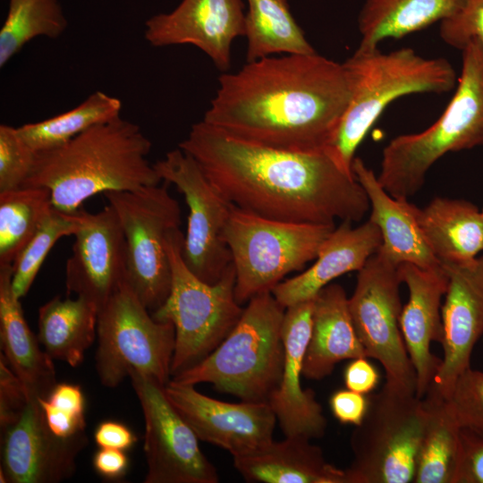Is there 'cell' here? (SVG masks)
<instances>
[{"mask_svg": "<svg viewBox=\"0 0 483 483\" xmlns=\"http://www.w3.org/2000/svg\"><path fill=\"white\" fill-rule=\"evenodd\" d=\"M98 309L84 298L55 296L38 309V338L53 359L79 366L97 338Z\"/></svg>", "mask_w": 483, "mask_h": 483, "instance_id": "cell-28", "label": "cell"}, {"mask_svg": "<svg viewBox=\"0 0 483 483\" xmlns=\"http://www.w3.org/2000/svg\"><path fill=\"white\" fill-rule=\"evenodd\" d=\"M343 64L351 78L352 97L326 150L352 174L357 148L391 102L413 93L448 92L456 83L455 71L446 59L425 58L411 48L355 51Z\"/></svg>", "mask_w": 483, "mask_h": 483, "instance_id": "cell-4", "label": "cell"}, {"mask_svg": "<svg viewBox=\"0 0 483 483\" xmlns=\"http://www.w3.org/2000/svg\"><path fill=\"white\" fill-rule=\"evenodd\" d=\"M245 13L242 0H182L173 11L148 18L144 38L155 47L191 45L225 72L233 42L245 35Z\"/></svg>", "mask_w": 483, "mask_h": 483, "instance_id": "cell-18", "label": "cell"}, {"mask_svg": "<svg viewBox=\"0 0 483 483\" xmlns=\"http://www.w3.org/2000/svg\"><path fill=\"white\" fill-rule=\"evenodd\" d=\"M183 241L180 228L167 238L171 289L165 301L151 313L155 319L171 322L174 326L173 377L213 352L239 321L244 309L235 299L233 262L216 283H206L186 265L182 251Z\"/></svg>", "mask_w": 483, "mask_h": 483, "instance_id": "cell-7", "label": "cell"}, {"mask_svg": "<svg viewBox=\"0 0 483 483\" xmlns=\"http://www.w3.org/2000/svg\"><path fill=\"white\" fill-rule=\"evenodd\" d=\"M456 483H483V434L462 428Z\"/></svg>", "mask_w": 483, "mask_h": 483, "instance_id": "cell-41", "label": "cell"}, {"mask_svg": "<svg viewBox=\"0 0 483 483\" xmlns=\"http://www.w3.org/2000/svg\"><path fill=\"white\" fill-rule=\"evenodd\" d=\"M422 399L426 420L413 483H456L462 427L449 401L432 386Z\"/></svg>", "mask_w": 483, "mask_h": 483, "instance_id": "cell-29", "label": "cell"}, {"mask_svg": "<svg viewBox=\"0 0 483 483\" xmlns=\"http://www.w3.org/2000/svg\"><path fill=\"white\" fill-rule=\"evenodd\" d=\"M343 379L347 389L369 394L377 386L379 375L367 358H357L345 368Z\"/></svg>", "mask_w": 483, "mask_h": 483, "instance_id": "cell-44", "label": "cell"}, {"mask_svg": "<svg viewBox=\"0 0 483 483\" xmlns=\"http://www.w3.org/2000/svg\"><path fill=\"white\" fill-rule=\"evenodd\" d=\"M368 358L355 331L343 287L329 284L314 298L303 377L321 380L344 360Z\"/></svg>", "mask_w": 483, "mask_h": 483, "instance_id": "cell-24", "label": "cell"}, {"mask_svg": "<svg viewBox=\"0 0 483 483\" xmlns=\"http://www.w3.org/2000/svg\"><path fill=\"white\" fill-rule=\"evenodd\" d=\"M150 313L128 282L98 310L95 360L104 386L114 388L133 372L169 382L174 326Z\"/></svg>", "mask_w": 483, "mask_h": 483, "instance_id": "cell-10", "label": "cell"}, {"mask_svg": "<svg viewBox=\"0 0 483 483\" xmlns=\"http://www.w3.org/2000/svg\"><path fill=\"white\" fill-rule=\"evenodd\" d=\"M174 380L165 394L199 439L222 447L233 457L254 452L273 440L277 421L267 402H227Z\"/></svg>", "mask_w": 483, "mask_h": 483, "instance_id": "cell-15", "label": "cell"}, {"mask_svg": "<svg viewBox=\"0 0 483 483\" xmlns=\"http://www.w3.org/2000/svg\"><path fill=\"white\" fill-rule=\"evenodd\" d=\"M300 435L233 456V466L247 482L346 483L344 470L328 463L322 449Z\"/></svg>", "mask_w": 483, "mask_h": 483, "instance_id": "cell-25", "label": "cell"}, {"mask_svg": "<svg viewBox=\"0 0 483 483\" xmlns=\"http://www.w3.org/2000/svg\"><path fill=\"white\" fill-rule=\"evenodd\" d=\"M352 170L368 196L371 210L369 219L381 233L382 243L378 251L396 266L410 263L428 269L440 267L442 264L421 230L419 208L407 199L390 195L374 171L360 157H354Z\"/></svg>", "mask_w": 483, "mask_h": 483, "instance_id": "cell-23", "label": "cell"}, {"mask_svg": "<svg viewBox=\"0 0 483 483\" xmlns=\"http://www.w3.org/2000/svg\"><path fill=\"white\" fill-rule=\"evenodd\" d=\"M122 101L97 90L75 107L46 120L17 127L23 140L40 153L59 147L88 129L121 116Z\"/></svg>", "mask_w": 483, "mask_h": 483, "instance_id": "cell-32", "label": "cell"}, {"mask_svg": "<svg viewBox=\"0 0 483 483\" xmlns=\"http://www.w3.org/2000/svg\"><path fill=\"white\" fill-rule=\"evenodd\" d=\"M145 421V483H217L215 466L199 437L168 400L165 385L133 372L129 377Z\"/></svg>", "mask_w": 483, "mask_h": 483, "instance_id": "cell-14", "label": "cell"}, {"mask_svg": "<svg viewBox=\"0 0 483 483\" xmlns=\"http://www.w3.org/2000/svg\"><path fill=\"white\" fill-rule=\"evenodd\" d=\"M67 26L59 0H9L0 30V67L35 38H57Z\"/></svg>", "mask_w": 483, "mask_h": 483, "instance_id": "cell-34", "label": "cell"}, {"mask_svg": "<svg viewBox=\"0 0 483 483\" xmlns=\"http://www.w3.org/2000/svg\"><path fill=\"white\" fill-rule=\"evenodd\" d=\"M448 286L442 304L443 358L432 386L449 399L457 378L470 368L483 335V256L466 263H443Z\"/></svg>", "mask_w": 483, "mask_h": 483, "instance_id": "cell-19", "label": "cell"}, {"mask_svg": "<svg viewBox=\"0 0 483 483\" xmlns=\"http://www.w3.org/2000/svg\"><path fill=\"white\" fill-rule=\"evenodd\" d=\"M72 254L65 266L67 294L94 303L98 310L127 282V250L124 233L114 208L87 211L74 234Z\"/></svg>", "mask_w": 483, "mask_h": 483, "instance_id": "cell-17", "label": "cell"}, {"mask_svg": "<svg viewBox=\"0 0 483 483\" xmlns=\"http://www.w3.org/2000/svg\"><path fill=\"white\" fill-rule=\"evenodd\" d=\"M481 214H482V217H483V208L481 209Z\"/></svg>", "mask_w": 483, "mask_h": 483, "instance_id": "cell-46", "label": "cell"}, {"mask_svg": "<svg viewBox=\"0 0 483 483\" xmlns=\"http://www.w3.org/2000/svg\"><path fill=\"white\" fill-rule=\"evenodd\" d=\"M52 208L43 187L0 192V265H13Z\"/></svg>", "mask_w": 483, "mask_h": 483, "instance_id": "cell-33", "label": "cell"}, {"mask_svg": "<svg viewBox=\"0 0 483 483\" xmlns=\"http://www.w3.org/2000/svg\"><path fill=\"white\" fill-rule=\"evenodd\" d=\"M381 243L380 230L370 219L358 226L342 221L323 242L314 263L294 277L279 283L272 293L285 309L314 300L334 279L358 272Z\"/></svg>", "mask_w": 483, "mask_h": 483, "instance_id": "cell-22", "label": "cell"}, {"mask_svg": "<svg viewBox=\"0 0 483 483\" xmlns=\"http://www.w3.org/2000/svg\"><path fill=\"white\" fill-rule=\"evenodd\" d=\"M202 121L254 144L326 149L352 97L343 63L317 52L267 56L224 73Z\"/></svg>", "mask_w": 483, "mask_h": 483, "instance_id": "cell-2", "label": "cell"}, {"mask_svg": "<svg viewBox=\"0 0 483 483\" xmlns=\"http://www.w3.org/2000/svg\"><path fill=\"white\" fill-rule=\"evenodd\" d=\"M246 61L275 54H312L315 49L292 16L288 0H247Z\"/></svg>", "mask_w": 483, "mask_h": 483, "instance_id": "cell-31", "label": "cell"}, {"mask_svg": "<svg viewBox=\"0 0 483 483\" xmlns=\"http://www.w3.org/2000/svg\"><path fill=\"white\" fill-rule=\"evenodd\" d=\"M439 34L443 41L461 50L473 39L483 46V0H463L453 15L440 22Z\"/></svg>", "mask_w": 483, "mask_h": 483, "instance_id": "cell-39", "label": "cell"}, {"mask_svg": "<svg viewBox=\"0 0 483 483\" xmlns=\"http://www.w3.org/2000/svg\"><path fill=\"white\" fill-rule=\"evenodd\" d=\"M463 0H365L358 17L357 52L378 48L386 38H401L453 15Z\"/></svg>", "mask_w": 483, "mask_h": 483, "instance_id": "cell-30", "label": "cell"}, {"mask_svg": "<svg viewBox=\"0 0 483 483\" xmlns=\"http://www.w3.org/2000/svg\"><path fill=\"white\" fill-rule=\"evenodd\" d=\"M37 153L17 127L0 125V192L22 188L35 165Z\"/></svg>", "mask_w": 483, "mask_h": 483, "instance_id": "cell-37", "label": "cell"}, {"mask_svg": "<svg viewBox=\"0 0 483 483\" xmlns=\"http://www.w3.org/2000/svg\"><path fill=\"white\" fill-rule=\"evenodd\" d=\"M168 183L104 193L121 223L127 250V282L152 313L169 295L172 283L169 234L180 228L179 202Z\"/></svg>", "mask_w": 483, "mask_h": 483, "instance_id": "cell-11", "label": "cell"}, {"mask_svg": "<svg viewBox=\"0 0 483 483\" xmlns=\"http://www.w3.org/2000/svg\"><path fill=\"white\" fill-rule=\"evenodd\" d=\"M314 300L285 309L282 335L284 361L280 382L267 402L285 436L320 438L326 428L321 405L311 389H302L303 360L310 336Z\"/></svg>", "mask_w": 483, "mask_h": 483, "instance_id": "cell-20", "label": "cell"}, {"mask_svg": "<svg viewBox=\"0 0 483 483\" xmlns=\"http://www.w3.org/2000/svg\"><path fill=\"white\" fill-rule=\"evenodd\" d=\"M92 464L96 472L104 479L117 480L125 476L129 457L123 450L99 447L93 455Z\"/></svg>", "mask_w": 483, "mask_h": 483, "instance_id": "cell-45", "label": "cell"}, {"mask_svg": "<svg viewBox=\"0 0 483 483\" xmlns=\"http://www.w3.org/2000/svg\"><path fill=\"white\" fill-rule=\"evenodd\" d=\"M154 166L163 182L174 184L189 208L182 258L201 280L216 283L232 263L225 229L233 205L211 184L197 162L179 147Z\"/></svg>", "mask_w": 483, "mask_h": 483, "instance_id": "cell-13", "label": "cell"}, {"mask_svg": "<svg viewBox=\"0 0 483 483\" xmlns=\"http://www.w3.org/2000/svg\"><path fill=\"white\" fill-rule=\"evenodd\" d=\"M462 51L458 86L438 120L425 131L392 139L383 149L377 180L394 198L417 193L446 153L483 147V46L473 39Z\"/></svg>", "mask_w": 483, "mask_h": 483, "instance_id": "cell-5", "label": "cell"}, {"mask_svg": "<svg viewBox=\"0 0 483 483\" xmlns=\"http://www.w3.org/2000/svg\"><path fill=\"white\" fill-rule=\"evenodd\" d=\"M179 148L235 207L278 221L335 225L358 222L369 209L352 174L326 150L296 152L235 138L200 121Z\"/></svg>", "mask_w": 483, "mask_h": 483, "instance_id": "cell-1", "label": "cell"}, {"mask_svg": "<svg viewBox=\"0 0 483 483\" xmlns=\"http://www.w3.org/2000/svg\"><path fill=\"white\" fill-rule=\"evenodd\" d=\"M447 400L462 428L483 434V371L466 369Z\"/></svg>", "mask_w": 483, "mask_h": 483, "instance_id": "cell-38", "label": "cell"}, {"mask_svg": "<svg viewBox=\"0 0 483 483\" xmlns=\"http://www.w3.org/2000/svg\"><path fill=\"white\" fill-rule=\"evenodd\" d=\"M29 396L24 385L0 353V428L16 421L27 404Z\"/></svg>", "mask_w": 483, "mask_h": 483, "instance_id": "cell-40", "label": "cell"}, {"mask_svg": "<svg viewBox=\"0 0 483 483\" xmlns=\"http://www.w3.org/2000/svg\"><path fill=\"white\" fill-rule=\"evenodd\" d=\"M86 213L82 208L72 213L51 208L12 265V286L19 299L28 293L52 247L60 238L74 235L83 225Z\"/></svg>", "mask_w": 483, "mask_h": 483, "instance_id": "cell-35", "label": "cell"}, {"mask_svg": "<svg viewBox=\"0 0 483 483\" xmlns=\"http://www.w3.org/2000/svg\"><path fill=\"white\" fill-rule=\"evenodd\" d=\"M12 265H0V339L2 353L29 397L47 398L57 384L53 359L39 347L12 286Z\"/></svg>", "mask_w": 483, "mask_h": 483, "instance_id": "cell-26", "label": "cell"}, {"mask_svg": "<svg viewBox=\"0 0 483 483\" xmlns=\"http://www.w3.org/2000/svg\"><path fill=\"white\" fill-rule=\"evenodd\" d=\"M38 401L55 435L69 438L85 433V398L79 385L57 383L47 398Z\"/></svg>", "mask_w": 483, "mask_h": 483, "instance_id": "cell-36", "label": "cell"}, {"mask_svg": "<svg viewBox=\"0 0 483 483\" xmlns=\"http://www.w3.org/2000/svg\"><path fill=\"white\" fill-rule=\"evenodd\" d=\"M1 483H56L70 479L88 443L85 433L64 438L47 427L38 398L29 397L22 412L1 431Z\"/></svg>", "mask_w": 483, "mask_h": 483, "instance_id": "cell-16", "label": "cell"}, {"mask_svg": "<svg viewBox=\"0 0 483 483\" xmlns=\"http://www.w3.org/2000/svg\"><path fill=\"white\" fill-rule=\"evenodd\" d=\"M333 415L343 424L359 425L368 409V394L349 389L335 392L329 400Z\"/></svg>", "mask_w": 483, "mask_h": 483, "instance_id": "cell-42", "label": "cell"}, {"mask_svg": "<svg viewBox=\"0 0 483 483\" xmlns=\"http://www.w3.org/2000/svg\"><path fill=\"white\" fill-rule=\"evenodd\" d=\"M399 274L409 291L400 327L416 374V396L422 399L442 360L431 352V343H441L443 340L442 299L447 290L448 275L443 266L428 269L410 263L401 264Z\"/></svg>", "mask_w": 483, "mask_h": 483, "instance_id": "cell-21", "label": "cell"}, {"mask_svg": "<svg viewBox=\"0 0 483 483\" xmlns=\"http://www.w3.org/2000/svg\"><path fill=\"white\" fill-rule=\"evenodd\" d=\"M150 149L140 127L119 116L37 153L23 187L46 188L54 208L76 212L95 194L159 184L162 179L147 158Z\"/></svg>", "mask_w": 483, "mask_h": 483, "instance_id": "cell-3", "label": "cell"}, {"mask_svg": "<svg viewBox=\"0 0 483 483\" xmlns=\"http://www.w3.org/2000/svg\"><path fill=\"white\" fill-rule=\"evenodd\" d=\"M401 284L399 266L377 250L358 271L348 305L368 358L379 361L385 369V384L416 394V374L400 327Z\"/></svg>", "mask_w": 483, "mask_h": 483, "instance_id": "cell-12", "label": "cell"}, {"mask_svg": "<svg viewBox=\"0 0 483 483\" xmlns=\"http://www.w3.org/2000/svg\"><path fill=\"white\" fill-rule=\"evenodd\" d=\"M335 227L273 220L233 205L224 236L235 270L236 301L242 305L272 292L287 275L301 271Z\"/></svg>", "mask_w": 483, "mask_h": 483, "instance_id": "cell-8", "label": "cell"}, {"mask_svg": "<svg viewBox=\"0 0 483 483\" xmlns=\"http://www.w3.org/2000/svg\"><path fill=\"white\" fill-rule=\"evenodd\" d=\"M94 440L99 447L126 451L137 442V436L125 424L114 421H102L95 429Z\"/></svg>", "mask_w": 483, "mask_h": 483, "instance_id": "cell-43", "label": "cell"}, {"mask_svg": "<svg viewBox=\"0 0 483 483\" xmlns=\"http://www.w3.org/2000/svg\"><path fill=\"white\" fill-rule=\"evenodd\" d=\"M418 218L441 264L470 262L483 250L481 210L468 200L436 197L419 208Z\"/></svg>", "mask_w": 483, "mask_h": 483, "instance_id": "cell-27", "label": "cell"}, {"mask_svg": "<svg viewBox=\"0 0 483 483\" xmlns=\"http://www.w3.org/2000/svg\"><path fill=\"white\" fill-rule=\"evenodd\" d=\"M284 312L272 292L253 296L217 347L172 380L191 386L210 383L242 401L267 402L284 367Z\"/></svg>", "mask_w": 483, "mask_h": 483, "instance_id": "cell-6", "label": "cell"}, {"mask_svg": "<svg viewBox=\"0 0 483 483\" xmlns=\"http://www.w3.org/2000/svg\"><path fill=\"white\" fill-rule=\"evenodd\" d=\"M426 420L424 401L386 384L368 395V409L351 436L346 483L413 482Z\"/></svg>", "mask_w": 483, "mask_h": 483, "instance_id": "cell-9", "label": "cell"}]
</instances>
